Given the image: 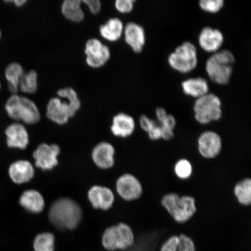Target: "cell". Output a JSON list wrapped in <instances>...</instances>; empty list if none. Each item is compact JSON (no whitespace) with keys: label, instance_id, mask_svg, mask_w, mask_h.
Masks as SVG:
<instances>
[{"label":"cell","instance_id":"8","mask_svg":"<svg viewBox=\"0 0 251 251\" xmlns=\"http://www.w3.org/2000/svg\"><path fill=\"white\" fill-rule=\"evenodd\" d=\"M84 53L86 55V61L90 67L99 68L104 65L111 57V52L108 47L97 39L87 41Z\"/></svg>","mask_w":251,"mask_h":251},{"label":"cell","instance_id":"2","mask_svg":"<svg viewBox=\"0 0 251 251\" xmlns=\"http://www.w3.org/2000/svg\"><path fill=\"white\" fill-rule=\"evenodd\" d=\"M161 205L178 224H186L196 214V200L193 196L172 192L162 197Z\"/></svg>","mask_w":251,"mask_h":251},{"label":"cell","instance_id":"31","mask_svg":"<svg viewBox=\"0 0 251 251\" xmlns=\"http://www.w3.org/2000/svg\"><path fill=\"white\" fill-rule=\"evenodd\" d=\"M224 1L223 0H201L199 2V5L202 10L208 13H217L221 11L224 6Z\"/></svg>","mask_w":251,"mask_h":251},{"label":"cell","instance_id":"24","mask_svg":"<svg viewBox=\"0 0 251 251\" xmlns=\"http://www.w3.org/2000/svg\"><path fill=\"white\" fill-rule=\"evenodd\" d=\"M80 0H65L61 5L63 15L74 23H80L84 18V12L81 8Z\"/></svg>","mask_w":251,"mask_h":251},{"label":"cell","instance_id":"17","mask_svg":"<svg viewBox=\"0 0 251 251\" xmlns=\"http://www.w3.org/2000/svg\"><path fill=\"white\" fill-rule=\"evenodd\" d=\"M8 174L14 183L21 184L27 183L32 179L34 169L29 161L20 160L9 166Z\"/></svg>","mask_w":251,"mask_h":251},{"label":"cell","instance_id":"27","mask_svg":"<svg viewBox=\"0 0 251 251\" xmlns=\"http://www.w3.org/2000/svg\"><path fill=\"white\" fill-rule=\"evenodd\" d=\"M33 249L34 251H54V235L48 232L37 235L33 241Z\"/></svg>","mask_w":251,"mask_h":251},{"label":"cell","instance_id":"39","mask_svg":"<svg viewBox=\"0 0 251 251\" xmlns=\"http://www.w3.org/2000/svg\"><path fill=\"white\" fill-rule=\"evenodd\" d=\"M156 117L157 120L159 122V123L164 120V119L168 115V113L164 108L158 107L156 110Z\"/></svg>","mask_w":251,"mask_h":251},{"label":"cell","instance_id":"7","mask_svg":"<svg viewBox=\"0 0 251 251\" xmlns=\"http://www.w3.org/2000/svg\"><path fill=\"white\" fill-rule=\"evenodd\" d=\"M197 148L202 158L215 159L220 155L222 150V137L214 131H203L198 138Z\"/></svg>","mask_w":251,"mask_h":251},{"label":"cell","instance_id":"11","mask_svg":"<svg viewBox=\"0 0 251 251\" xmlns=\"http://www.w3.org/2000/svg\"><path fill=\"white\" fill-rule=\"evenodd\" d=\"M224 36L222 31L212 27H203L199 36V45L204 51L214 53L224 45Z\"/></svg>","mask_w":251,"mask_h":251},{"label":"cell","instance_id":"14","mask_svg":"<svg viewBox=\"0 0 251 251\" xmlns=\"http://www.w3.org/2000/svg\"><path fill=\"white\" fill-rule=\"evenodd\" d=\"M126 42L136 53L143 51L146 44V33L143 26L134 23H129L124 28Z\"/></svg>","mask_w":251,"mask_h":251},{"label":"cell","instance_id":"3","mask_svg":"<svg viewBox=\"0 0 251 251\" xmlns=\"http://www.w3.org/2000/svg\"><path fill=\"white\" fill-rule=\"evenodd\" d=\"M235 56L228 50L214 53L205 64V71L213 82L221 85L227 84L233 75Z\"/></svg>","mask_w":251,"mask_h":251},{"label":"cell","instance_id":"29","mask_svg":"<svg viewBox=\"0 0 251 251\" xmlns=\"http://www.w3.org/2000/svg\"><path fill=\"white\" fill-rule=\"evenodd\" d=\"M57 94L59 97L68 100V103L71 109L73 117L76 115L81 106V102L78 99L77 94L74 89L70 87L59 89Z\"/></svg>","mask_w":251,"mask_h":251},{"label":"cell","instance_id":"16","mask_svg":"<svg viewBox=\"0 0 251 251\" xmlns=\"http://www.w3.org/2000/svg\"><path fill=\"white\" fill-rule=\"evenodd\" d=\"M115 149L111 144L100 143L94 147L92 152L93 161L99 168H111L115 164Z\"/></svg>","mask_w":251,"mask_h":251},{"label":"cell","instance_id":"18","mask_svg":"<svg viewBox=\"0 0 251 251\" xmlns=\"http://www.w3.org/2000/svg\"><path fill=\"white\" fill-rule=\"evenodd\" d=\"M160 251H197L193 238L186 234L173 235L162 244Z\"/></svg>","mask_w":251,"mask_h":251},{"label":"cell","instance_id":"42","mask_svg":"<svg viewBox=\"0 0 251 251\" xmlns=\"http://www.w3.org/2000/svg\"><path fill=\"white\" fill-rule=\"evenodd\" d=\"M0 89H1V83H0Z\"/></svg>","mask_w":251,"mask_h":251},{"label":"cell","instance_id":"10","mask_svg":"<svg viewBox=\"0 0 251 251\" xmlns=\"http://www.w3.org/2000/svg\"><path fill=\"white\" fill-rule=\"evenodd\" d=\"M116 188L119 195L129 201L139 199L143 193V187L140 181L130 174L121 176L117 181Z\"/></svg>","mask_w":251,"mask_h":251},{"label":"cell","instance_id":"28","mask_svg":"<svg viewBox=\"0 0 251 251\" xmlns=\"http://www.w3.org/2000/svg\"><path fill=\"white\" fill-rule=\"evenodd\" d=\"M38 88V75L34 71H30L27 74H24L20 81L19 89L22 92L28 94H34L37 92Z\"/></svg>","mask_w":251,"mask_h":251},{"label":"cell","instance_id":"34","mask_svg":"<svg viewBox=\"0 0 251 251\" xmlns=\"http://www.w3.org/2000/svg\"><path fill=\"white\" fill-rule=\"evenodd\" d=\"M140 124L142 129L148 133L157 124L152 119L149 118L146 115H143L140 117Z\"/></svg>","mask_w":251,"mask_h":251},{"label":"cell","instance_id":"35","mask_svg":"<svg viewBox=\"0 0 251 251\" xmlns=\"http://www.w3.org/2000/svg\"><path fill=\"white\" fill-rule=\"evenodd\" d=\"M93 14H98L101 9V3L99 0H84L83 1Z\"/></svg>","mask_w":251,"mask_h":251},{"label":"cell","instance_id":"6","mask_svg":"<svg viewBox=\"0 0 251 251\" xmlns=\"http://www.w3.org/2000/svg\"><path fill=\"white\" fill-rule=\"evenodd\" d=\"M168 62L173 70L181 74L190 73L198 65L196 47L189 42L181 44L169 55Z\"/></svg>","mask_w":251,"mask_h":251},{"label":"cell","instance_id":"40","mask_svg":"<svg viewBox=\"0 0 251 251\" xmlns=\"http://www.w3.org/2000/svg\"><path fill=\"white\" fill-rule=\"evenodd\" d=\"M7 2H14L15 3V4L16 6H17V7H21V6L24 5L25 3L26 2V0H15V1H7Z\"/></svg>","mask_w":251,"mask_h":251},{"label":"cell","instance_id":"15","mask_svg":"<svg viewBox=\"0 0 251 251\" xmlns=\"http://www.w3.org/2000/svg\"><path fill=\"white\" fill-rule=\"evenodd\" d=\"M7 144L9 148L26 149L29 143V134L24 125L15 123L9 125L6 128Z\"/></svg>","mask_w":251,"mask_h":251},{"label":"cell","instance_id":"1","mask_svg":"<svg viewBox=\"0 0 251 251\" xmlns=\"http://www.w3.org/2000/svg\"><path fill=\"white\" fill-rule=\"evenodd\" d=\"M49 216L51 224L59 230H73L80 224L82 211L73 200L61 198L52 203Z\"/></svg>","mask_w":251,"mask_h":251},{"label":"cell","instance_id":"12","mask_svg":"<svg viewBox=\"0 0 251 251\" xmlns=\"http://www.w3.org/2000/svg\"><path fill=\"white\" fill-rule=\"evenodd\" d=\"M88 198L93 208L107 211L114 204V194L109 188L100 186H93L88 192Z\"/></svg>","mask_w":251,"mask_h":251},{"label":"cell","instance_id":"41","mask_svg":"<svg viewBox=\"0 0 251 251\" xmlns=\"http://www.w3.org/2000/svg\"><path fill=\"white\" fill-rule=\"evenodd\" d=\"M1 31H0V39H1Z\"/></svg>","mask_w":251,"mask_h":251},{"label":"cell","instance_id":"26","mask_svg":"<svg viewBox=\"0 0 251 251\" xmlns=\"http://www.w3.org/2000/svg\"><path fill=\"white\" fill-rule=\"evenodd\" d=\"M234 195L238 203L245 206H251V177L238 181L233 188Z\"/></svg>","mask_w":251,"mask_h":251},{"label":"cell","instance_id":"32","mask_svg":"<svg viewBox=\"0 0 251 251\" xmlns=\"http://www.w3.org/2000/svg\"><path fill=\"white\" fill-rule=\"evenodd\" d=\"M115 226L106 229L102 235V243L103 247L109 251L117 250L115 239Z\"/></svg>","mask_w":251,"mask_h":251},{"label":"cell","instance_id":"20","mask_svg":"<svg viewBox=\"0 0 251 251\" xmlns=\"http://www.w3.org/2000/svg\"><path fill=\"white\" fill-rule=\"evenodd\" d=\"M181 86L182 91L186 95L196 99L209 93L208 81L201 77L188 78L181 83Z\"/></svg>","mask_w":251,"mask_h":251},{"label":"cell","instance_id":"37","mask_svg":"<svg viewBox=\"0 0 251 251\" xmlns=\"http://www.w3.org/2000/svg\"><path fill=\"white\" fill-rule=\"evenodd\" d=\"M159 125L163 127H165L169 129L174 130L176 126L177 122L175 118L171 114H168L166 117L163 120Z\"/></svg>","mask_w":251,"mask_h":251},{"label":"cell","instance_id":"25","mask_svg":"<svg viewBox=\"0 0 251 251\" xmlns=\"http://www.w3.org/2000/svg\"><path fill=\"white\" fill-rule=\"evenodd\" d=\"M24 75L23 67L17 62H12L6 68L5 76L8 81L9 92L17 94L20 81Z\"/></svg>","mask_w":251,"mask_h":251},{"label":"cell","instance_id":"33","mask_svg":"<svg viewBox=\"0 0 251 251\" xmlns=\"http://www.w3.org/2000/svg\"><path fill=\"white\" fill-rule=\"evenodd\" d=\"M134 1L133 0H117L115 6L117 10L122 14H128L133 10Z\"/></svg>","mask_w":251,"mask_h":251},{"label":"cell","instance_id":"4","mask_svg":"<svg viewBox=\"0 0 251 251\" xmlns=\"http://www.w3.org/2000/svg\"><path fill=\"white\" fill-rule=\"evenodd\" d=\"M5 108L9 117L27 125L37 124L40 120V111L31 100L18 94L11 96L5 103Z\"/></svg>","mask_w":251,"mask_h":251},{"label":"cell","instance_id":"36","mask_svg":"<svg viewBox=\"0 0 251 251\" xmlns=\"http://www.w3.org/2000/svg\"><path fill=\"white\" fill-rule=\"evenodd\" d=\"M146 238H141L136 244L125 251H151Z\"/></svg>","mask_w":251,"mask_h":251},{"label":"cell","instance_id":"19","mask_svg":"<svg viewBox=\"0 0 251 251\" xmlns=\"http://www.w3.org/2000/svg\"><path fill=\"white\" fill-rule=\"evenodd\" d=\"M136 127L134 119L131 116L119 113L112 120L111 131L115 136L126 138L131 136Z\"/></svg>","mask_w":251,"mask_h":251},{"label":"cell","instance_id":"38","mask_svg":"<svg viewBox=\"0 0 251 251\" xmlns=\"http://www.w3.org/2000/svg\"><path fill=\"white\" fill-rule=\"evenodd\" d=\"M149 137L151 140L156 141L162 139L161 127L156 124L148 133Z\"/></svg>","mask_w":251,"mask_h":251},{"label":"cell","instance_id":"5","mask_svg":"<svg viewBox=\"0 0 251 251\" xmlns=\"http://www.w3.org/2000/svg\"><path fill=\"white\" fill-rule=\"evenodd\" d=\"M194 118L201 125H208L222 117V101L213 93H208L196 99L194 107Z\"/></svg>","mask_w":251,"mask_h":251},{"label":"cell","instance_id":"22","mask_svg":"<svg viewBox=\"0 0 251 251\" xmlns=\"http://www.w3.org/2000/svg\"><path fill=\"white\" fill-rule=\"evenodd\" d=\"M115 239L117 250H127L134 244V236L131 227L127 224L115 225Z\"/></svg>","mask_w":251,"mask_h":251},{"label":"cell","instance_id":"21","mask_svg":"<svg viewBox=\"0 0 251 251\" xmlns=\"http://www.w3.org/2000/svg\"><path fill=\"white\" fill-rule=\"evenodd\" d=\"M21 205L27 211L39 213L45 208V200L38 191L29 190L25 191L20 199Z\"/></svg>","mask_w":251,"mask_h":251},{"label":"cell","instance_id":"13","mask_svg":"<svg viewBox=\"0 0 251 251\" xmlns=\"http://www.w3.org/2000/svg\"><path fill=\"white\" fill-rule=\"evenodd\" d=\"M47 116L50 120L59 125L67 124L69 119L74 117L68 102L62 101L59 98L50 100L47 107Z\"/></svg>","mask_w":251,"mask_h":251},{"label":"cell","instance_id":"9","mask_svg":"<svg viewBox=\"0 0 251 251\" xmlns=\"http://www.w3.org/2000/svg\"><path fill=\"white\" fill-rule=\"evenodd\" d=\"M61 149L57 144H41L33 152L36 167L50 171L58 164V156Z\"/></svg>","mask_w":251,"mask_h":251},{"label":"cell","instance_id":"23","mask_svg":"<svg viewBox=\"0 0 251 251\" xmlns=\"http://www.w3.org/2000/svg\"><path fill=\"white\" fill-rule=\"evenodd\" d=\"M124 31L123 23L119 18H111L100 27V33L103 39L111 42H117Z\"/></svg>","mask_w":251,"mask_h":251},{"label":"cell","instance_id":"30","mask_svg":"<svg viewBox=\"0 0 251 251\" xmlns=\"http://www.w3.org/2000/svg\"><path fill=\"white\" fill-rule=\"evenodd\" d=\"M174 172L176 177L182 180H186L192 176L193 167L192 164L186 158H181L175 163Z\"/></svg>","mask_w":251,"mask_h":251}]
</instances>
